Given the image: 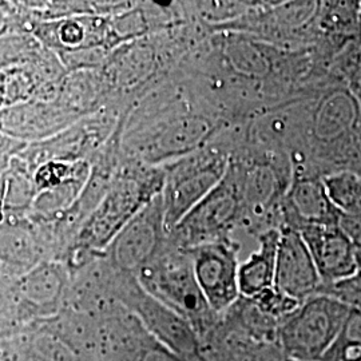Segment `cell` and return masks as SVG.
<instances>
[{"instance_id":"obj_1","label":"cell","mask_w":361,"mask_h":361,"mask_svg":"<svg viewBox=\"0 0 361 361\" xmlns=\"http://www.w3.org/2000/svg\"><path fill=\"white\" fill-rule=\"evenodd\" d=\"M348 307L326 295L301 302L277 329V343L292 361H322L347 320Z\"/></svg>"},{"instance_id":"obj_2","label":"cell","mask_w":361,"mask_h":361,"mask_svg":"<svg viewBox=\"0 0 361 361\" xmlns=\"http://www.w3.org/2000/svg\"><path fill=\"white\" fill-rule=\"evenodd\" d=\"M245 216L244 173L229 165L225 177L173 229L182 249L231 238L229 233Z\"/></svg>"},{"instance_id":"obj_3","label":"cell","mask_w":361,"mask_h":361,"mask_svg":"<svg viewBox=\"0 0 361 361\" xmlns=\"http://www.w3.org/2000/svg\"><path fill=\"white\" fill-rule=\"evenodd\" d=\"M238 249L232 238L182 249L190 258L197 284L214 313L231 310L241 297Z\"/></svg>"},{"instance_id":"obj_4","label":"cell","mask_w":361,"mask_h":361,"mask_svg":"<svg viewBox=\"0 0 361 361\" xmlns=\"http://www.w3.org/2000/svg\"><path fill=\"white\" fill-rule=\"evenodd\" d=\"M228 166V162L221 155L212 154L195 157L176 166L162 195L166 231H173L219 185L225 177Z\"/></svg>"},{"instance_id":"obj_5","label":"cell","mask_w":361,"mask_h":361,"mask_svg":"<svg viewBox=\"0 0 361 361\" xmlns=\"http://www.w3.org/2000/svg\"><path fill=\"white\" fill-rule=\"evenodd\" d=\"M322 279L310 249L296 229L281 225L276 259L274 288L304 302L317 295Z\"/></svg>"},{"instance_id":"obj_6","label":"cell","mask_w":361,"mask_h":361,"mask_svg":"<svg viewBox=\"0 0 361 361\" xmlns=\"http://www.w3.org/2000/svg\"><path fill=\"white\" fill-rule=\"evenodd\" d=\"M298 232L310 249L322 285L356 273V247L340 225H304Z\"/></svg>"},{"instance_id":"obj_7","label":"cell","mask_w":361,"mask_h":361,"mask_svg":"<svg viewBox=\"0 0 361 361\" xmlns=\"http://www.w3.org/2000/svg\"><path fill=\"white\" fill-rule=\"evenodd\" d=\"M152 279L157 290L180 312L182 319L190 323L194 331L204 326L207 317L214 313L197 284L190 258L183 250L182 256L168 262L158 274H152Z\"/></svg>"},{"instance_id":"obj_8","label":"cell","mask_w":361,"mask_h":361,"mask_svg":"<svg viewBox=\"0 0 361 361\" xmlns=\"http://www.w3.org/2000/svg\"><path fill=\"white\" fill-rule=\"evenodd\" d=\"M284 225L298 231L304 225H338L341 214L332 204L323 177H297L285 195Z\"/></svg>"},{"instance_id":"obj_9","label":"cell","mask_w":361,"mask_h":361,"mask_svg":"<svg viewBox=\"0 0 361 361\" xmlns=\"http://www.w3.org/2000/svg\"><path fill=\"white\" fill-rule=\"evenodd\" d=\"M145 194L134 182H128L116 188L106 200L99 214L92 225V241L95 245H104L131 221L142 207Z\"/></svg>"},{"instance_id":"obj_10","label":"cell","mask_w":361,"mask_h":361,"mask_svg":"<svg viewBox=\"0 0 361 361\" xmlns=\"http://www.w3.org/2000/svg\"><path fill=\"white\" fill-rule=\"evenodd\" d=\"M259 246L244 264L240 265L238 285L241 297L252 298L274 286L276 259L280 229H267L258 235Z\"/></svg>"},{"instance_id":"obj_11","label":"cell","mask_w":361,"mask_h":361,"mask_svg":"<svg viewBox=\"0 0 361 361\" xmlns=\"http://www.w3.org/2000/svg\"><path fill=\"white\" fill-rule=\"evenodd\" d=\"M328 195L343 217L361 221V173L336 170L323 177Z\"/></svg>"},{"instance_id":"obj_12","label":"cell","mask_w":361,"mask_h":361,"mask_svg":"<svg viewBox=\"0 0 361 361\" xmlns=\"http://www.w3.org/2000/svg\"><path fill=\"white\" fill-rule=\"evenodd\" d=\"M277 180L271 169L257 168L244 174V204L245 214L252 210L256 216L264 214L276 198Z\"/></svg>"},{"instance_id":"obj_13","label":"cell","mask_w":361,"mask_h":361,"mask_svg":"<svg viewBox=\"0 0 361 361\" xmlns=\"http://www.w3.org/2000/svg\"><path fill=\"white\" fill-rule=\"evenodd\" d=\"M322 361H361V310H349L335 343Z\"/></svg>"},{"instance_id":"obj_14","label":"cell","mask_w":361,"mask_h":361,"mask_svg":"<svg viewBox=\"0 0 361 361\" xmlns=\"http://www.w3.org/2000/svg\"><path fill=\"white\" fill-rule=\"evenodd\" d=\"M317 293L334 297L349 310H361V277L356 273L332 284L322 285Z\"/></svg>"},{"instance_id":"obj_15","label":"cell","mask_w":361,"mask_h":361,"mask_svg":"<svg viewBox=\"0 0 361 361\" xmlns=\"http://www.w3.org/2000/svg\"><path fill=\"white\" fill-rule=\"evenodd\" d=\"M255 361H292L290 357L284 352V349L280 347V344L276 341H271L269 344L264 345L258 350L256 360Z\"/></svg>"},{"instance_id":"obj_16","label":"cell","mask_w":361,"mask_h":361,"mask_svg":"<svg viewBox=\"0 0 361 361\" xmlns=\"http://www.w3.org/2000/svg\"><path fill=\"white\" fill-rule=\"evenodd\" d=\"M338 225L343 229V232L348 235L349 240L352 241V244L355 245V247H361L360 219H348V217H343L341 216Z\"/></svg>"},{"instance_id":"obj_17","label":"cell","mask_w":361,"mask_h":361,"mask_svg":"<svg viewBox=\"0 0 361 361\" xmlns=\"http://www.w3.org/2000/svg\"><path fill=\"white\" fill-rule=\"evenodd\" d=\"M356 274L361 277V247H356Z\"/></svg>"},{"instance_id":"obj_18","label":"cell","mask_w":361,"mask_h":361,"mask_svg":"<svg viewBox=\"0 0 361 361\" xmlns=\"http://www.w3.org/2000/svg\"><path fill=\"white\" fill-rule=\"evenodd\" d=\"M359 31H360V35H361V6H360V15H359Z\"/></svg>"}]
</instances>
